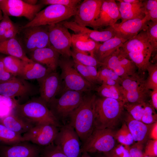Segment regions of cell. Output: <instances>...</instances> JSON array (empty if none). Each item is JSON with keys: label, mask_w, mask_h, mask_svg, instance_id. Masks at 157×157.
Masks as SVG:
<instances>
[{"label": "cell", "mask_w": 157, "mask_h": 157, "mask_svg": "<svg viewBox=\"0 0 157 157\" xmlns=\"http://www.w3.org/2000/svg\"><path fill=\"white\" fill-rule=\"evenodd\" d=\"M14 114L34 126L49 124L60 127L62 125L46 103L40 97H34L23 104L15 101Z\"/></svg>", "instance_id": "1"}, {"label": "cell", "mask_w": 157, "mask_h": 157, "mask_svg": "<svg viewBox=\"0 0 157 157\" xmlns=\"http://www.w3.org/2000/svg\"><path fill=\"white\" fill-rule=\"evenodd\" d=\"M96 99L94 94L84 95L80 104L68 117V124L74 128L82 144L90 135L95 128L94 104Z\"/></svg>", "instance_id": "2"}, {"label": "cell", "mask_w": 157, "mask_h": 157, "mask_svg": "<svg viewBox=\"0 0 157 157\" xmlns=\"http://www.w3.org/2000/svg\"><path fill=\"white\" fill-rule=\"evenodd\" d=\"M126 57L133 62L142 72L147 70L154 49L148 39L146 31L126 41L119 48Z\"/></svg>", "instance_id": "3"}, {"label": "cell", "mask_w": 157, "mask_h": 157, "mask_svg": "<svg viewBox=\"0 0 157 157\" xmlns=\"http://www.w3.org/2000/svg\"><path fill=\"white\" fill-rule=\"evenodd\" d=\"M125 103L124 102L112 98L96 99L94 128L113 129L120 121Z\"/></svg>", "instance_id": "4"}, {"label": "cell", "mask_w": 157, "mask_h": 157, "mask_svg": "<svg viewBox=\"0 0 157 157\" xmlns=\"http://www.w3.org/2000/svg\"><path fill=\"white\" fill-rule=\"evenodd\" d=\"M83 92L73 90H63L60 97L56 98L47 105L53 115L61 124L64 123L70 114L81 102Z\"/></svg>", "instance_id": "5"}, {"label": "cell", "mask_w": 157, "mask_h": 157, "mask_svg": "<svg viewBox=\"0 0 157 157\" xmlns=\"http://www.w3.org/2000/svg\"><path fill=\"white\" fill-rule=\"evenodd\" d=\"M76 9L77 7L71 8L59 5H49L39 12L32 20L20 28L49 25L60 22L74 16Z\"/></svg>", "instance_id": "6"}, {"label": "cell", "mask_w": 157, "mask_h": 157, "mask_svg": "<svg viewBox=\"0 0 157 157\" xmlns=\"http://www.w3.org/2000/svg\"><path fill=\"white\" fill-rule=\"evenodd\" d=\"M115 132L113 129L94 128L90 135L82 144L81 153H104L111 150L116 146Z\"/></svg>", "instance_id": "7"}, {"label": "cell", "mask_w": 157, "mask_h": 157, "mask_svg": "<svg viewBox=\"0 0 157 157\" xmlns=\"http://www.w3.org/2000/svg\"><path fill=\"white\" fill-rule=\"evenodd\" d=\"M58 66L61 70L60 76L64 85L63 90L84 92H88L92 89L93 85L85 79L75 69L73 60L63 57L59 58Z\"/></svg>", "instance_id": "8"}, {"label": "cell", "mask_w": 157, "mask_h": 157, "mask_svg": "<svg viewBox=\"0 0 157 157\" xmlns=\"http://www.w3.org/2000/svg\"><path fill=\"white\" fill-rule=\"evenodd\" d=\"M121 78L120 85L124 89L125 103L146 102L150 92L144 77L136 73Z\"/></svg>", "instance_id": "9"}, {"label": "cell", "mask_w": 157, "mask_h": 157, "mask_svg": "<svg viewBox=\"0 0 157 157\" xmlns=\"http://www.w3.org/2000/svg\"><path fill=\"white\" fill-rule=\"evenodd\" d=\"M39 94V88L18 76H13L9 80L0 83V95L13 99L27 98Z\"/></svg>", "instance_id": "10"}, {"label": "cell", "mask_w": 157, "mask_h": 157, "mask_svg": "<svg viewBox=\"0 0 157 157\" xmlns=\"http://www.w3.org/2000/svg\"><path fill=\"white\" fill-rule=\"evenodd\" d=\"M22 41L24 51L31 53L35 50L50 46L48 25L31 26L22 29Z\"/></svg>", "instance_id": "11"}, {"label": "cell", "mask_w": 157, "mask_h": 157, "mask_svg": "<svg viewBox=\"0 0 157 157\" xmlns=\"http://www.w3.org/2000/svg\"><path fill=\"white\" fill-rule=\"evenodd\" d=\"M81 142L74 128L68 124L60 128L53 143L59 147L68 157H80Z\"/></svg>", "instance_id": "12"}, {"label": "cell", "mask_w": 157, "mask_h": 157, "mask_svg": "<svg viewBox=\"0 0 157 157\" xmlns=\"http://www.w3.org/2000/svg\"><path fill=\"white\" fill-rule=\"evenodd\" d=\"M49 38L51 46L63 57L71 56L72 35L68 29L60 22L48 25Z\"/></svg>", "instance_id": "13"}, {"label": "cell", "mask_w": 157, "mask_h": 157, "mask_svg": "<svg viewBox=\"0 0 157 157\" xmlns=\"http://www.w3.org/2000/svg\"><path fill=\"white\" fill-rule=\"evenodd\" d=\"M39 3L31 5L21 0H1L0 9L3 14L8 16L24 17L30 22L44 6Z\"/></svg>", "instance_id": "14"}, {"label": "cell", "mask_w": 157, "mask_h": 157, "mask_svg": "<svg viewBox=\"0 0 157 157\" xmlns=\"http://www.w3.org/2000/svg\"><path fill=\"white\" fill-rule=\"evenodd\" d=\"M60 128L49 124L33 126L22 135L23 141L46 146L53 142Z\"/></svg>", "instance_id": "15"}, {"label": "cell", "mask_w": 157, "mask_h": 157, "mask_svg": "<svg viewBox=\"0 0 157 157\" xmlns=\"http://www.w3.org/2000/svg\"><path fill=\"white\" fill-rule=\"evenodd\" d=\"M149 17L145 15L142 19L136 18L115 23L109 27L112 30L115 37L126 41L137 35L142 31H146L149 22Z\"/></svg>", "instance_id": "16"}, {"label": "cell", "mask_w": 157, "mask_h": 157, "mask_svg": "<svg viewBox=\"0 0 157 157\" xmlns=\"http://www.w3.org/2000/svg\"><path fill=\"white\" fill-rule=\"evenodd\" d=\"M103 0H84L77 7L74 21L79 25L92 27L98 18Z\"/></svg>", "instance_id": "17"}, {"label": "cell", "mask_w": 157, "mask_h": 157, "mask_svg": "<svg viewBox=\"0 0 157 157\" xmlns=\"http://www.w3.org/2000/svg\"><path fill=\"white\" fill-rule=\"evenodd\" d=\"M39 85L40 97L47 105L56 98L62 88V80L56 71L37 80Z\"/></svg>", "instance_id": "18"}, {"label": "cell", "mask_w": 157, "mask_h": 157, "mask_svg": "<svg viewBox=\"0 0 157 157\" xmlns=\"http://www.w3.org/2000/svg\"><path fill=\"white\" fill-rule=\"evenodd\" d=\"M121 18L117 3L114 0H103L98 18L92 27L94 30L113 26Z\"/></svg>", "instance_id": "19"}, {"label": "cell", "mask_w": 157, "mask_h": 157, "mask_svg": "<svg viewBox=\"0 0 157 157\" xmlns=\"http://www.w3.org/2000/svg\"><path fill=\"white\" fill-rule=\"evenodd\" d=\"M41 149L38 145L24 141L12 145H0V157H39Z\"/></svg>", "instance_id": "20"}, {"label": "cell", "mask_w": 157, "mask_h": 157, "mask_svg": "<svg viewBox=\"0 0 157 157\" xmlns=\"http://www.w3.org/2000/svg\"><path fill=\"white\" fill-rule=\"evenodd\" d=\"M75 34H82L97 42H104L114 37L112 30L109 27L101 31L92 30L81 26L74 21H64L60 22Z\"/></svg>", "instance_id": "21"}, {"label": "cell", "mask_w": 157, "mask_h": 157, "mask_svg": "<svg viewBox=\"0 0 157 157\" xmlns=\"http://www.w3.org/2000/svg\"><path fill=\"white\" fill-rule=\"evenodd\" d=\"M60 55L51 45L36 49L30 53L31 59L46 65L47 68L52 71H56L58 66Z\"/></svg>", "instance_id": "22"}, {"label": "cell", "mask_w": 157, "mask_h": 157, "mask_svg": "<svg viewBox=\"0 0 157 157\" xmlns=\"http://www.w3.org/2000/svg\"><path fill=\"white\" fill-rule=\"evenodd\" d=\"M125 122L133 137L134 141L143 144L149 138L152 124H147L135 120L127 113Z\"/></svg>", "instance_id": "23"}, {"label": "cell", "mask_w": 157, "mask_h": 157, "mask_svg": "<svg viewBox=\"0 0 157 157\" xmlns=\"http://www.w3.org/2000/svg\"><path fill=\"white\" fill-rule=\"evenodd\" d=\"M117 1L119 2L117 3L121 15V22L134 19H142L144 17L142 1L134 3H125L120 0Z\"/></svg>", "instance_id": "24"}, {"label": "cell", "mask_w": 157, "mask_h": 157, "mask_svg": "<svg viewBox=\"0 0 157 157\" xmlns=\"http://www.w3.org/2000/svg\"><path fill=\"white\" fill-rule=\"evenodd\" d=\"M0 53L15 57L26 62L33 61L27 56L21 44L15 38L0 39Z\"/></svg>", "instance_id": "25"}, {"label": "cell", "mask_w": 157, "mask_h": 157, "mask_svg": "<svg viewBox=\"0 0 157 157\" xmlns=\"http://www.w3.org/2000/svg\"><path fill=\"white\" fill-rule=\"evenodd\" d=\"M126 41L116 37L112 38L101 43L94 52V56L99 62L101 63Z\"/></svg>", "instance_id": "26"}, {"label": "cell", "mask_w": 157, "mask_h": 157, "mask_svg": "<svg viewBox=\"0 0 157 157\" xmlns=\"http://www.w3.org/2000/svg\"><path fill=\"white\" fill-rule=\"evenodd\" d=\"M52 70L42 64L33 61H24L19 77L26 80L42 78L50 73Z\"/></svg>", "instance_id": "27"}, {"label": "cell", "mask_w": 157, "mask_h": 157, "mask_svg": "<svg viewBox=\"0 0 157 157\" xmlns=\"http://www.w3.org/2000/svg\"><path fill=\"white\" fill-rule=\"evenodd\" d=\"M72 42L73 49L85 54L89 52L90 55L94 56V52L101 44L80 34L72 35Z\"/></svg>", "instance_id": "28"}, {"label": "cell", "mask_w": 157, "mask_h": 157, "mask_svg": "<svg viewBox=\"0 0 157 157\" xmlns=\"http://www.w3.org/2000/svg\"><path fill=\"white\" fill-rule=\"evenodd\" d=\"M0 123L20 135L26 132L33 126L14 114L8 115L0 118Z\"/></svg>", "instance_id": "29"}, {"label": "cell", "mask_w": 157, "mask_h": 157, "mask_svg": "<svg viewBox=\"0 0 157 157\" xmlns=\"http://www.w3.org/2000/svg\"><path fill=\"white\" fill-rule=\"evenodd\" d=\"M97 91L104 98L115 99L125 103L124 90L120 85L114 86L102 84Z\"/></svg>", "instance_id": "30"}, {"label": "cell", "mask_w": 157, "mask_h": 157, "mask_svg": "<svg viewBox=\"0 0 157 157\" xmlns=\"http://www.w3.org/2000/svg\"><path fill=\"white\" fill-rule=\"evenodd\" d=\"M1 58L6 70L14 76H19L25 61L17 57L10 56Z\"/></svg>", "instance_id": "31"}, {"label": "cell", "mask_w": 157, "mask_h": 157, "mask_svg": "<svg viewBox=\"0 0 157 157\" xmlns=\"http://www.w3.org/2000/svg\"><path fill=\"white\" fill-rule=\"evenodd\" d=\"M0 142L12 145L23 142L21 135L9 129L0 123Z\"/></svg>", "instance_id": "32"}, {"label": "cell", "mask_w": 157, "mask_h": 157, "mask_svg": "<svg viewBox=\"0 0 157 157\" xmlns=\"http://www.w3.org/2000/svg\"><path fill=\"white\" fill-rule=\"evenodd\" d=\"M71 56L73 59L85 66L97 67L98 65H100V63L94 56L81 52L74 49L71 50Z\"/></svg>", "instance_id": "33"}, {"label": "cell", "mask_w": 157, "mask_h": 157, "mask_svg": "<svg viewBox=\"0 0 157 157\" xmlns=\"http://www.w3.org/2000/svg\"><path fill=\"white\" fill-rule=\"evenodd\" d=\"M146 103H125L124 108L133 118L141 122Z\"/></svg>", "instance_id": "34"}, {"label": "cell", "mask_w": 157, "mask_h": 157, "mask_svg": "<svg viewBox=\"0 0 157 157\" xmlns=\"http://www.w3.org/2000/svg\"><path fill=\"white\" fill-rule=\"evenodd\" d=\"M115 138L120 143L129 146L134 142L132 135L125 122L123 123L121 128L116 132Z\"/></svg>", "instance_id": "35"}, {"label": "cell", "mask_w": 157, "mask_h": 157, "mask_svg": "<svg viewBox=\"0 0 157 157\" xmlns=\"http://www.w3.org/2000/svg\"><path fill=\"white\" fill-rule=\"evenodd\" d=\"M145 15L148 16L150 21L157 22V0H142Z\"/></svg>", "instance_id": "36"}, {"label": "cell", "mask_w": 157, "mask_h": 157, "mask_svg": "<svg viewBox=\"0 0 157 157\" xmlns=\"http://www.w3.org/2000/svg\"><path fill=\"white\" fill-rule=\"evenodd\" d=\"M147 70L148 75L145 84L147 88L149 90L157 89V64L150 63Z\"/></svg>", "instance_id": "37"}, {"label": "cell", "mask_w": 157, "mask_h": 157, "mask_svg": "<svg viewBox=\"0 0 157 157\" xmlns=\"http://www.w3.org/2000/svg\"><path fill=\"white\" fill-rule=\"evenodd\" d=\"M41 157H68L60 148L53 143L41 149Z\"/></svg>", "instance_id": "38"}, {"label": "cell", "mask_w": 157, "mask_h": 157, "mask_svg": "<svg viewBox=\"0 0 157 157\" xmlns=\"http://www.w3.org/2000/svg\"><path fill=\"white\" fill-rule=\"evenodd\" d=\"M148 39L154 49V52L157 49V22L149 21L146 30Z\"/></svg>", "instance_id": "39"}, {"label": "cell", "mask_w": 157, "mask_h": 157, "mask_svg": "<svg viewBox=\"0 0 157 157\" xmlns=\"http://www.w3.org/2000/svg\"><path fill=\"white\" fill-rule=\"evenodd\" d=\"M157 114L156 110L151 104L146 102L141 122L147 124L157 122Z\"/></svg>", "instance_id": "40"}, {"label": "cell", "mask_w": 157, "mask_h": 157, "mask_svg": "<svg viewBox=\"0 0 157 157\" xmlns=\"http://www.w3.org/2000/svg\"><path fill=\"white\" fill-rule=\"evenodd\" d=\"M121 79L112 70L107 67L102 66L98 71V82L102 83L106 80L111 79L120 84Z\"/></svg>", "instance_id": "41"}, {"label": "cell", "mask_w": 157, "mask_h": 157, "mask_svg": "<svg viewBox=\"0 0 157 157\" xmlns=\"http://www.w3.org/2000/svg\"><path fill=\"white\" fill-rule=\"evenodd\" d=\"M119 58L121 65L128 72L129 76L133 75L137 73V67L134 63L121 53L119 50Z\"/></svg>", "instance_id": "42"}, {"label": "cell", "mask_w": 157, "mask_h": 157, "mask_svg": "<svg viewBox=\"0 0 157 157\" xmlns=\"http://www.w3.org/2000/svg\"><path fill=\"white\" fill-rule=\"evenodd\" d=\"M81 0H42L40 3L45 5H59L71 8L77 7Z\"/></svg>", "instance_id": "43"}, {"label": "cell", "mask_w": 157, "mask_h": 157, "mask_svg": "<svg viewBox=\"0 0 157 157\" xmlns=\"http://www.w3.org/2000/svg\"><path fill=\"white\" fill-rule=\"evenodd\" d=\"M143 154L151 157H157V140L150 139L147 141Z\"/></svg>", "instance_id": "44"}, {"label": "cell", "mask_w": 157, "mask_h": 157, "mask_svg": "<svg viewBox=\"0 0 157 157\" xmlns=\"http://www.w3.org/2000/svg\"><path fill=\"white\" fill-rule=\"evenodd\" d=\"M73 60L74 67L78 72L85 79L93 85V82L86 66L75 59H73Z\"/></svg>", "instance_id": "45"}, {"label": "cell", "mask_w": 157, "mask_h": 157, "mask_svg": "<svg viewBox=\"0 0 157 157\" xmlns=\"http://www.w3.org/2000/svg\"><path fill=\"white\" fill-rule=\"evenodd\" d=\"M14 26L15 25L9 16L3 14V19L0 22V38L3 36L6 31Z\"/></svg>", "instance_id": "46"}, {"label": "cell", "mask_w": 157, "mask_h": 157, "mask_svg": "<svg viewBox=\"0 0 157 157\" xmlns=\"http://www.w3.org/2000/svg\"><path fill=\"white\" fill-rule=\"evenodd\" d=\"M143 144L136 143L130 147L129 157H143Z\"/></svg>", "instance_id": "47"}, {"label": "cell", "mask_w": 157, "mask_h": 157, "mask_svg": "<svg viewBox=\"0 0 157 157\" xmlns=\"http://www.w3.org/2000/svg\"><path fill=\"white\" fill-rule=\"evenodd\" d=\"M130 148L129 145L120 143L116 146L113 150L119 157H129Z\"/></svg>", "instance_id": "48"}, {"label": "cell", "mask_w": 157, "mask_h": 157, "mask_svg": "<svg viewBox=\"0 0 157 157\" xmlns=\"http://www.w3.org/2000/svg\"><path fill=\"white\" fill-rule=\"evenodd\" d=\"M14 76L6 69L2 58H0V83L6 81L11 78Z\"/></svg>", "instance_id": "49"}, {"label": "cell", "mask_w": 157, "mask_h": 157, "mask_svg": "<svg viewBox=\"0 0 157 157\" xmlns=\"http://www.w3.org/2000/svg\"><path fill=\"white\" fill-rule=\"evenodd\" d=\"M19 28L15 25L6 31L3 36L0 39L6 40L15 38L16 35L19 31Z\"/></svg>", "instance_id": "50"}, {"label": "cell", "mask_w": 157, "mask_h": 157, "mask_svg": "<svg viewBox=\"0 0 157 157\" xmlns=\"http://www.w3.org/2000/svg\"><path fill=\"white\" fill-rule=\"evenodd\" d=\"M93 82L94 84L98 82V71L97 67L93 66H86Z\"/></svg>", "instance_id": "51"}, {"label": "cell", "mask_w": 157, "mask_h": 157, "mask_svg": "<svg viewBox=\"0 0 157 157\" xmlns=\"http://www.w3.org/2000/svg\"><path fill=\"white\" fill-rule=\"evenodd\" d=\"M149 138L150 139L157 140V122L152 124L149 130Z\"/></svg>", "instance_id": "52"}, {"label": "cell", "mask_w": 157, "mask_h": 157, "mask_svg": "<svg viewBox=\"0 0 157 157\" xmlns=\"http://www.w3.org/2000/svg\"><path fill=\"white\" fill-rule=\"evenodd\" d=\"M150 95L151 97V105L155 109L157 110V89H156L151 91Z\"/></svg>", "instance_id": "53"}, {"label": "cell", "mask_w": 157, "mask_h": 157, "mask_svg": "<svg viewBox=\"0 0 157 157\" xmlns=\"http://www.w3.org/2000/svg\"><path fill=\"white\" fill-rule=\"evenodd\" d=\"M103 154L104 157H119L115 153L113 149Z\"/></svg>", "instance_id": "54"}, {"label": "cell", "mask_w": 157, "mask_h": 157, "mask_svg": "<svg viewBox=\"0 0 157 157\" xmlns=\"http://www.w3.org/2000/svg\"><path fill=\"white\" fill-rule=\"evenodd\" d=\"M26 3L31 5H35L37 4L38 0H24Z\"/></svg>", "instance_id": "55"}, {"label": "cell", "mask_w": 157, "mask_h": 157, "mask_svg": "<svg viewBox=\"0 0 157 157\" xmlns=\"http://www.w3.org/2000/svg\"><path fill=\"white\" fill-rule=\"evenodd\" d=\"M120 1L123 2L129 3H138L140 1L139 0H120Z\"/></svg>", "instance_id": "56"}, {"label": "cell", "mask_w": 157, "mask_h": 157, "mask_svg": "<svg viewBox=\"0 0 157 157\" xmlns=\"http://www.w3.org/2000/svg\"><path fill=\"white\" fill-rule=\"evenodd\" d=\"M81 154L80 157H91L88 153L86 152H83Z\"/></svg>", "instance_id": "57"}, {"label": "cell", "mask_w": 157, "mask_h": 157, "mask_svg": "<svg viewBox=\"0 0 157 157\" xmlns=\"http://www.w3.org/2000/svg\"><path fill=\"white\" fill-rule=\"evenodd\" d=\"M2 11L0 9V21H1L3 18V15H2Z\"/></svg>", "instance_id": "58"}, {"label": "cell", "mask_w": 157, "mask_h": 157, "mask_svg": "<svg viewBox=\"0 0 157 157\" xmlns=\"http://www.w3.org/2000/svg\"><path fill=\"white\" fill-rule=\"evenodd\" d=\"M143 157H150V156H148L145 155H144V154H143Z\"/></svg>", "instance_id": "59"}, {"label": "cell", "mask_w": 157, "mask_h": 157, "mask_svg": "<svg viewBox=\"0 0 157 157\" xmlns=\"http://www.w3.org/2000/svg\"><path fill=\"white\" fill-rule=\"evenodd\" d=\"M97 157H104L103 155L101 156H99Z\"/></svg>", "instance_id": "60"}, {"label": "cell", "mask_w": 157, "mask_h": 157, "mask_svg": "<svg viewBox=\"0 0 157 157\" xmlns=\"http://www.w3.org/2000/svg\"><path fill=\"white\" fill-rule=\"evenodd\" d=\"M1 0H0V2L1 1Z\"/></svg>", "instance_id": "61"}]
</instances>
